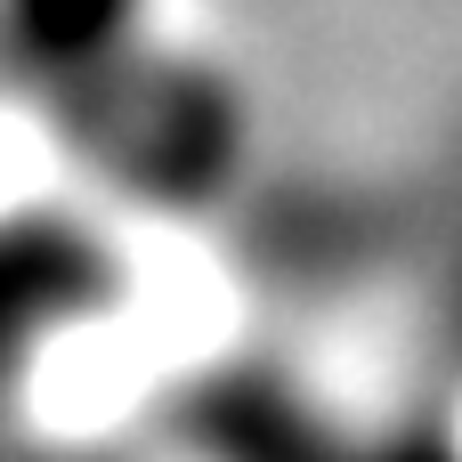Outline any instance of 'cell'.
<instances>
[{
	"label": "cell",
	"instance_id": "cell-1",
	"mask_svg": "<svg viewBox=\"0 0 462 462\" xmlns=\"http://www.w3.org/2000/svg\"><path fill=\"white\" fill-rule=\"evenodd\" d=\"M57 146L114 195L154 203V211H195L211 203L236 162H244V97L211 57L162 49L154 32L97 65L89 81L57 89L49 106Z\"/></svg>",
	"mask_w": 462,
	"mask_h": 462
},
{
	"label": "cell",
	"instance_id": "cell-2",
	"mask_svg": "<svg viewBox=\"0 0 462 462\" xmlns=\"http://www.w3.org/2000/svg\"><path fill=\"white\" fill-rule=\"evenodd\" d=\"M122 292L114 244L73 211H0V398Z\"/></svg>",
	"mask_w": 462,
	"mask_h": 462
},
{
	"label": "cell",
	"instance_id": "cell-3",
	"mask_svg": "<svg viewBox=\"0 0 462 462\" xmlns=\"http://www.w3.org/2000/svg\"><path fill=\"white\" fill-rule=\"evenodd\" d=\"M154 32V0H0V89L49 106Z\"/></svg>",
	"mask_w": 462,
	"mask_h": 462
}]
</instances>
